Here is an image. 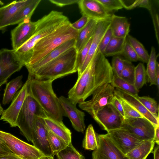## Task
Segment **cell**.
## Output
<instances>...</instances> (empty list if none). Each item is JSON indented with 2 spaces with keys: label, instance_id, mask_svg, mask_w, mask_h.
<instances>
[{
  "label": "cell",
  "instance_id": "cell-5",
  "mask_svg": "<svg viewBox=\"0 0 159 159\" xmlns=\"http://www.w3.org/2000/svg\"><path fill=\"white\" fill-rule=\"evenodd\" d=\"M71 24L69 21L37 43L33 48L29 62L25 66L35 63L65 42L75 39L78 31L73 28Z\"/></svg>",
  "mask_w": 159,
  "mask_h": 159
},
{
  "label": "cell",
  "instance_id": "cell-2",
  "mask_svg": "<svg viewBox=\"0 0 159 159\" xmlns=\"http://www.w3.org/2000/svg\"><path fill=\"white\" fill-rule=\"evenodd\" d=\"M36 21V28L32 36L20 47L14 50L24 66L29 62L36 44L69 20L62 12L52 11Z\"/></svg>",
  "mask_w": 159,
  "mask_h": 159
},
{
  "label": "cell",
  "instance_id": "cell-53",
  "mask_svg": "<svg viewBox=\"0 0 159 159\" xmlns=\"http://www.w3.org/2000/svg\"><path fill=\"white\" fill-rule=\"evenodd\" d=\"M156 85L158 89L159 88V64L158 62L156 63Z\"/></svg>",
  "mask_w": 159,
  "mask_h": 159
},
{
  "label": "cell",
  "instance_id": "cell-44",
  "mask_svg": "<svg viewBox=\"0 0 159 159\" xmlns=\"http://www.w3.org/2000/svg\"><path fill=\"white\" fill-rule=\"evenodd\" d=\"M151 15L154 26L156 36L158 44H159V16L156 9L154 8L153 2H152L151 9L149 11Z\"/></svg>",
  "mask_w": 159,
  "mask_h": 159
},
{
  "label": "cell",
  "instance_id": "cell-11",
  "mask_svg": "<svg viewBox=\"0 0 159 159\" xmlns=\"http://www.w3.org/2000/svg\"><path fill=\"white\" fill-rule=\"evenodd\" d=\"M92 117L107 132L121 128L124 119L111 103L106 105Z\"/></svg>",
  "mask_w": 159,
  "mask_h": 159
},
{
  "label": "cell",
  "instance_id": "cell-3",
  "mask_svg": "<svg viewBox=\"0 0 159 159\" xmlns=\"http://www.w3.org/2000/svg\"><path fill=\"white\" fill-rule=\"evenodd\" d=\"M27 80L28 93L37 102L49 116L56 120L62 121L64 113L59 98L52 89L53 81L34 78Z\"/></svg>",
  "mask_w": 159,
  "mask_h": 159
},
{
  "label": "cell",
  "instance_id": "cell-43",
  "mask_svg": "<svg viewBox=\"0 0 159 159\" xmlns=\"http://www.w3.org/2000/svg\"><path fill=\"white\" fill-rule=\"evenodd\" d=\"M111 67L114 75L120 77L124 66V59L114 56L112 59Z\"/></svg>",
  "mask_w": 159,
  "mask_h": 159
},
{
  "label": "cell",
  "instance_id": "cell-25",
  "mask_svg": "<svg viewBox=\"0 0 159 159\" xmlns=\"http://www.w3.org/2000/svg\"><path fill=\"white\" fill-rule=\"evenodd\" d=\"M110 28L113 36L118 38L127 37L130 31V24L127 19L124 16L112 14Z\"/></svg>",
  "mask_w": 159,
  "mask_h": 159
},
{
  "label": "cell",
  "instance_id": "cell-49",
  "mask_svg": "<svg viewBox=\"0 0 159 159\" xmlns=\"http://www.w3.org/2000/svg\"><path fill=\"white\" fill-rule=\"evenodd\" d=\"M80 0H49L51 3L59 7H63L78 2Z\"/></svg>",
  "mask_w": 159,
  "mask_h": 159
},
{
  "label": "cell",
  "instance_id": "cell-51",
  "mask_svg": "<svg viewBox=\"0 0 159 159\" xmlns=\"http://www.w3.org/2000/svg\"><path fill=\"white\" fill-rule=\"evenodd\" d=\"M123 8L128 9H133L134 0H120Z\"/></svg>",
  "mask_w": 159,
  "mask_h": 159
},
{
  "label": "cell",
  "instance_id": "cell-54",
  "mask_svg": "<svg viewBox=\"0 0 159 159\" xmlns=\"http://www.w3.org/2000/svg\"><path fill=\"white\" fill-rule=\"evenodd\" d=\"M154 154V159H159V146L157 145L154 148L153 152Z\"/></svg>",
  "mask_w": 159,
  "mask_h": 159
},
{
  "label": "cell",
  "instance_id": "cell-46",
  "mask_svg": "<svg viewBox=\"0 0 159 159\" xmlns=\"http://www.w3.org/2000/svg\"><path fill=\"white\" fill-rule=\"evenodd\" d=\"M18 157L15 155L0 139V157Z\"/></svg>",
  "mask_w": 159,
  "mask_h": 159
},
{
  "label": "cell",
  "instance_id": "cell-14",
  "mask_svg": "<svg viewBox=\"0 0 159 159\" xmlns=\"http://www.w3.org/2000/svg\"><path fill=\"white\" fill-rule=\"evenodd\" d=\"M58 98L64 116L68 117L76 131L84 132L85 128L84 112L79 110L76 105L73 103L68 98L61 96Z\"/></svg>",
  "mask_w": 159,
  "mask_h": 159
},
{
  "label": "cell",
  "instance_id": "cell-26",
  "mask_svg": "<svg viewBox=\"0 0 159 159\" xmlns=\"http://www.w3.org/2000/svg\"><path fill=\"white\" fill-rule=\"evenodd\" d=\"M155 144L154 140L143 142L125 155L129 159H146L152 152Z\"/></svg>",
  "mask_w": 159,
  "mask_h": 159
},
{
  "label": "cell",
  "instance_id": "cell-40",
  "mask_svg": "<svg viewBox=\"0 0 159 159\" xmlns=\"http://www.w3.org/2000/svg\"><path fill=\"white\" fill-rule=\"evenodd\" d=\"M92 39L93 37L81 50L77 53L76 62V67L77 72L81 68L87 57Z\"/></svg>",
  "mask_w": 159,
  "mask_h": 159
},
{
  "label": "cell",
  "instance_id": "cell-55",
  "mask_svg": "<svg viewBox=\"0 0 159 159\" xmlns=\"http://www.w3.org/2000/svg\"><path fill=\"white\" fill-rule=\"evenodd\" d=\"M39 159H54L53 156H43Z\"/></svg>",
  "mask_w": 159,
  "mask_h": 159
},
{
  "label": "cell",
  "instance_id": "cell-20",
  "mask_svg": "<svg viewBox=\"0 0 159 159\" xmlns=\"http://www.w3.org/2000/svg\"><path fill=\"white\" fill-rule=\"evenodd\" d=\"M114 95L119 97L126 102L145 118L151 122L155 127L159 126V118L151 113L135 96L116 88Z\"/></svg>",
  "mask_w": 159,
  "mask_h": 159
},
{
  "label": "cell",
  "instance_id": "cell-58",
  "mask_svg": "<svg viewBox=\"0 0 159 159\" xmlns=\"http://www.w3.org/2000/svg\"><path fill=\"white\" fill-rule=\"evenodd\" d=\"M11 159H20V158H19V157H16V158H12Z\"/></svg>",
  "mask_w": 159,
  "mask_h": 159
},
{
  "label": "cell",
  "instance_id": "cell-17",
  "mask_svg": "<svg viewBox=\"0 0 159 159\" xmlns=\"http://www.w3.org/2000/svg\"><path fill=\"white\" fill-rule=\"evenodd\" d=\"M110 24L111 20L110 19L98 21L87 57L81 68L78 72V77L84 71L97 53L101 41L107 29L110 27Z\"/></svg>",
  "mask_w": 159,
  "mask_h": 159
},
{
  "label": "cell",
  "instance_id": "cell-32",
  "mask_svg": "<svg viewBox=\"0 0 159 159\" xmlns=\"http://www.w3.org/2000/svg\"><path fill=\"white\" fill-rule=\"evenodd\" d=\"M83 147L88 150H95L98 147L97 135L92 125H89L86 129L83 141Z\"/></svg>",
  "mask_w": 159,
  "mask_h": 159
},
{
  "label": "cell",
  "instance_id": "cell-7",
  "mask_svg": "<svg viewBox=\"0 0 159 159\" xmlns=\"http://www.w3.org/2000/svg\"><path fill=\"white\" fill-rule=\"evenodd\" d=\"M115 88L110 83L98 88L92 94L89 100L79 103V107L92 117L106 105L111 103L113 98Z\"/></svg>",
  "mask_w": 159,
  "mask_h": 159
},
{
  "label": "cell",
  "instance_id": "cell-33",
  "mask_svg": "<svg viewBox=\"0 0 159 159\" xmlns=\"http://www.w3.org/2000/svg\"><path fill=\"white\" fill-rule=\"evenodd\" d=\"M110 84L114 87L118 88L133 95H138L139 90H137L134 84L122 79L120 77L113 75Z\"/></svg>",
  "mask_w": 159,
  "mask_h": 159
},
{
  "label": "cell",
  "instance_id": "cell-48",
  "mask_svg": "<svg viewBox=\"0 0 159 159\" xmlns=\"http://www.w3.org/2000/svg\"><path fill=\"white\" fill-rule=\"evenodd\" d=\"M152 1L150 0H135L133 6V9L137 7L145 8L149 11L151 8Z\"/></svg>",
  "mask_w": 159,
  "mask_h": 159
},
{
  "label": "cell",
  "instance_id": "cell-8",
  "mask_svg": "<svg viewBox=\"0 0 159 159\" xmlns=\"http://www.w3.org/2000/svg\"><path fill=\"white\" fill-rule=\"evenodd\" d=\"M0 139L21 159H39L45 156L34 145L20 140L11 134L0 130Z\"/></svg>",
  "mask_w": 159,
  "mask_h": 159
},
{
  "label": "cell",
  "instance_id": "cell-12",
  "mask_svg": "<svg viewBox=\"0 0 159 159\" xmlns=\"http://www.w3.org/2000/svg\"><path fill=\"white\" fill-rule=\"evenodd\" d=\"M98 147L92 153L93 159H129L115 145L107 134L97 135Z\"/></svg>",
  "mask_w": 159,
  "mask_h": 159
},
{
  "label": "cell",
  "instance_id": "cell-18",
  "mask_svg": "<svg viewBox=\"0 0 159 159\" xmlns=\"http://www.w3.org/2000/svg\"><path fill=\"white\" fill-rule=\"evenodd\" d=\"M78 4L82 15L90 19L98 20L111 19L112 14L98 0H80Z\"/></svg>",
  "mask_w": 159,
  "mask_h": 159
},
{
  "label": "cell",
  "instance_id": "cell-34",
  "mask_svg": "<svg viewBox=\"0 0 159 159\" xmlns=\"http://www.w3.org/2000/svg\"><path fill=\"white\" fill-rule=\"evenodd\" d=\"M48 139L53 156L65 148L68 145L61 138L49 130Z\"/></svg>",
  "mask_w": 159,
  "mask_h": 159
},
{
  "label": "cell",
  "instance_id": "cell-30",
  "mask_svg": "<svg viewBox=\"0 0 159 159\" xmlns=\"http://www.w3.org/2000/svg\"><path fill=\"white\" fill-rule=\"evenodd\" d=\"M157 57L155 48L152 46L149 55V59L147 63V66L146 70V75L148 77V82L150 83V86L152 85H156V73Z\"/></svg>",
  "mask_w": 159,
  "mask_h": 159
},
{
  "label": "cell",
  "instance_id": "cell-28",
  "mask_svg": "<svg viewBox=\"0 0 159 159\" xmlns=\"http://www.w3.org/2000/svg\"><path fill=\"white\" fill-rule=\"evenodd\" d=\"M22 75H20L7 84L2 101L3 105L8 104L12 100L17 91L22 85Z\"/></svg>",
  "mask_w": 159,
  "mask_h": 159
},
{
  "label": "cell",
  "instance_id": "cell-36",
  "mask_svg": "<svg viewBox=\"0 0 159 159\" xmlns=\"http://www.w3.org/2000/svg\"><path fill=\"white\" fill-rule=\"evenodd\" d=\"M57 159H85L73 147L72 143L56 155Z\"/></svg>",
  "mask_w": 159,
  "mask_h": 159
},
{
  "label": "cell",
  "instance_id": "cell-27",
  "mask_svg": "<svg viewBox=\"0 0 159 159\" xmlns=\"http://www.w3.org/2000/svg\"><path fill=\"white\" fill-rule=\"evenodd\" d=\"M41 1V0H32L17 13L10 25L19 24L25 20H30L34 11Z\"/></svg>",
  "mask_w": 159,
  "mask_h": 159
},
{
  "label": "cell",
  "instance_id": "cell-39",
  "mask_svg": "<svg viewBox=\"0 0 159 159\" xmlns=\"http://www.w3.org/2000/svg\"><path fill=\"white\" fill-rule=\"evenodd\" d=\"M116 97L119 99L122 105L124 113V118L144 117L126 102L119 97Z\"/></svg>",
  "mask_w": 159,
  "mask_h": 159
},
{
  "label": "cell",
  "instance_id": "cell-56",
  "mask_svg": "<svg viewBox=\"0 0 159 159\" xmlns=\"http://www.w3.org/2000/svg\"><path fill=\"white\" fill-rule=\"evenodd\" d=\"M3 110L0 104V115H1L3 111Z\"/></svg>",
  "mask_w": 159,
  "mask_h": 159
},
{
  "label": "cell",
  "instance_id": "cell-41",
  "mask_svg": "<svg viewBox=\"0 0 159 159\" xmlns=\"http://www.w3.org/2000/svg\"><path fill=\"white\" fill-rule=\"evenodd\" d=\"M121 55L125 57L126 60L130 62H136L139 61L137 54L127 40L125 43Z\"/></svg>",
  "mask_w": 159,
  "mask_h": 159
},
{
  "label": "cell",
  "instance_id": "cell-42",
  "mask_svg": "<svg viewBox=\"0 0 159 159\" xmlns=\"http://www.w3.org/2000/svg\"><path fill=\"white\" fill-rule=\"evenodd\" d=\"M109 12L123 8L120 0H98Z\"/></svg>",
  "mask_w": 159,
  "mask_h": 159
},
{
  "label": "cell",
  "instance_id": "cell-6",
  "mask_svg": "<svg viewBox=\"0 0 159 159\" xmlns=\"http://www.w3.org/2000/svg\"><path fill=\"white\" fill-rule=\"evenodd\" d=\"M46 114L39 104L28 93L18 116L16 125L28 141H32L37 118L43 117Z\"/></svg>",
  "mask_w": 159,
  "mask_h": 159
},
{
  "label": "cell",
  "instance_id": "cell-22",
  "mask_svg": "<svg viewBox=\"0 0 159 159\" xmlns=\"http://www.w3.org/2000/svg\"><path fill=\"white\" fill-rule=\"evenodd\" d=\"M32 0L14 1L0 7V30L11 25L13 18L22 8Z\"/></svg>",
  "mask_w": 159,
  "mask_h": 159
},
{
  "label": "cell",
  "instance_id": "cell-50",
  "mask_svg": "<svg viewBox=\"0 0 159 159\" xmlns=\"http://www.w3.org/2000/svg\"><path fill=\"white\" fill-rule=\"evenodd\" d=\"M120 113L121 116L124 118V113L122 105L119 99L115 96H114L111 103Z\"/></svg>",
  "mask_w": 159,
  "mask_h": 159
},
{
  "label": "cell",
  "instance_id": "cell-15",
  "mask_svg": "<svg viewBox=\"0 0 159 159\" xmlns=\"http://www.w3.org/2000/svg\"><path fill=\"white\" fill-rule=\"evenodd\" d=\"M107 134L117 147L125 155L143 142L121 128L110 131Z\"/></svg>",
  "mask_w": 159,
  "mask_h": 159
},
{
  "label": "cell",
  "instance_id": "cell-19",
  "mask_svg": "<svg viewBox=\"0 0 159 159\" xmlns=\"http://www.w3.org/2000/svg\"><path fill=\"white\" fill-rule=\"evenodd\" d=\"M49 130L43 119L38 117L32 142L33 145L45 156H53L48 139Z\"/></svg>",
  "mask_w": 159,
  "mask_h": 159
},
{
  "label": "cell",
  "instance_id": "cell-4",
  "mask_svg": "<svg viewBox=\"0 0 159 159\" xmlns=\"http://www.w3.org/2000/svg\"><path fill=\"white\" fill-rule=\"evenodd\" d=\"M77 54L75 46L71 48L39 68L31 79L53 81L77 72L76 67Z\"/></svg>",
  "mask_w": 159,
  "mask_h": 159
},
{
  "label": "cell",
  "instance_id": "cell-9",
  "mask_svg": "<svg viewBox=\"0 0 159 159\" xmlns=\"http://www.w3.org/2000/svg\"><path fill=\"white\" fill-rule=\"evenodd\" d=\"M121 128L142 141L154 140L155 127L144 117L124 118Z\"/></svg>",
  "mask_w": 159,
  "mask_h": 159
},
{
  "label": "cell",
  "instance_id": "cell-23",
  "mask_svg": "<svg viewBox=\"0 0 159 159\" xmlns=\"http://www.w3.org/2000/svg\"><path fill=\"white\" fill-rule=\"evenodd\" d=\"M42 118L50 130L62 139L68 145L71 143V132L64 125L62 121L56 120L49 116L46 114Z\"/></svg>",
  "mask_w": 159,
  "mask_h": 159
},
{
  "label": "cell",
  "instance_id": "cell-52",
  "mask_svg": "<svg viewBox=\"0 0 159 159\" xmlns=\"http://www.w3.org/2000/svg\"><path fill=\"white\" fill-rule=\"evenodd\" d=\"M155 143L157 145L159 144V126L155 127V133L153 139Z\"/></svg>",
  "mask_w": 159,
  "mask_h": 159
},
{
  "label": "cell",
  "instance_id": "cell-31",
  "mask_svg": "<svg viewBox=\"0 0 159 159\" xmlns=\"http://www.w3.org/2000/svg\"><path fill=\"white\" fill-rule=\"evenodd\" d=\"M126 40L135 51L139 61L147 63L149 55L143 44L129 34L126 37Z\"/></svg>",
  "mask_w": 159,
  "mask_h": 159
},
{
  "label": "cell",
  "instance_id": "cell-10",
  "mask_svg": "<svg viewBox=\"0 0 159 159\" xmlns=\"http://www.w3.org/2000/svg\"><path fill=\"white\" fill-rule=\"evenodd\" d=\"M24 65L14 49L2 48L0 50V87L15 72L20 70Z\"/></svg>",
  "mask_w": 159,
  "mask_h": 159
},
{
  "label": "cell",
  "instance_id": "cell-47",
  "mask_svg": "<svg viewBox=\"0 0 159 159\" xmlns=\"http://www.w3.org/2000/svg\"><path fill=\"white\" fill-rule=\"evenodd\" d=\"M89 19L86 16L82 15L77 21L72 24L71 23V26L74 29L79 31L85 26Z\"/></svg>",
  "mask_w": 159,
  "mask_h": 159
},
{
  "label": "cell",
  "instance_id": "cell-38",
  "mask_svg": "<svg viewBox=\"0 0 159 159\" xmlns=\"http://www.w3.org/2000/svg\"><path fill=\"white\" fill-rule=\"evenodd\" d=\"M135 67L131 62L124 60V66L120 77L127 82L134 84Z\"/></svg>",
  "mask_w": 159,
  "mask_h": 159
},
{
  "label": "cell",
  "instance_id": "cell-24",
  "mask_svg": "<svg viewBox=\"0 0 159 159\" xmlns=\"http://www.w3.org/2000/svg\"><path fill=\"white\" fill-rule=\"evenodd\" d=\"M98 21L90 19L85 26L78 31L75 39L74 46L77 53L81 50L93 37Z\"/></svg>",
  "mask_w": 159,
  "mask_h": 159
},
{
  "label": "cell",
  "instance_id": "cell-45",
  "mask_svg": "<svg viewBox=\"0 0 159 159\" xmlns=\"http://www.w3.org/2000/svg\"><path fill=\"white\" fill-rule=\"evenodd\" d=\"M113 36L111 30L110 28L107 29L103 36L99 44L98 50L102 54L109 43Z\"/></svg>",
  "mask_w": 159,
  "mask_h": 159
},
{
  "label": "cell",
  "instance_id": "cell-37",
  "mask_svg": "<svg viewBox=\"0 0 159 159\" xmlns=\"http://www.w3.org/2000/svg\"><path fill=\"white\" fill-rule=\"evenodd\" d=\"M138 100L151 113L159 118V106L155 100L149 97L136 96Z\"/></svg>",
  "mask_w": 159,
  "mask_h": 159
},
{
  "label": "cell",
  "instance_id": "cell-16",
  "mask_svg": "<svg viewBox=\"0 0 159 159\" xmlns=\"http://www.w3.org/2000/svg\"><path fill=\"white\" fill-rule=\"evenodd\" d=\"M37 26V21L30 20H25L11 32V39L13 49L16 50L24 44L34 33Z\"/></svg>",
  "mask_w": 159,
  "mask_h": 159
},
{
  "label": "cell",
  "instance_id": "cell-29",
  "mask_svg": "<svg viewBox=\"0 0 159 159\" xmlns=\"http://www.w3.org/2000/svg\"><path fill=\"white\" fill-rule=\"evenodd\" d=\"M126 37L118 38L113 36L103 53L106 57L121 54Z\"/></svg>",
  "mask_w": 159,
  "mask_h": 159
},
{
  "label": "cell",
  "instance_id": "cell-1",
  "mask_svg": "<svg viewBox=\"0 0 159 159\" xmlns=\"http://www.w3.org/2000/svg\"><path fill=\"white\" fill-rule=\"evenodd\" d=\"M113 75L111 64L104 55L98 50L69 90L68 98L75 105L85 101L100 87L111 83Z\"/></svg>",
  "mask_w": 159,
  "mask_h": 159
},
{
  "label": "cell",
  "instance_id": "cell-35",
  "mask_svg": "<svg viewBox=\"0 0 159 159\" xmlns=\"http://www.w3.org/2000/svg\"><path fill=\"white\" fill-rule=\"evenodd\" d=\"M146 73L143 63H139L135 67L134 85L138 90L146 84Z\"/></svg>",
  "mask_w": 159,
  "mask_h": 159
},
{
  "label": "cell",
  "instance_id": "cell-21",
  "mask_svg": "<svg viewBox=\"0 0 159 159\" xmlns=\"http://www.w3.org/2000/svg\"><path fill=\"white\" fill-rule=\"evenodd\" d=\"M75 39H70L52 51L41 60L30 66H26L28 72V79H31L39 68L56 58L61 54L75 46Z\"/></svg>",
  "mask_w": 159,
  "mask_h": 159
},
{
  "label": "cell",
  "instance_id": "cell-57",
  "mask_svg": "<svg viewBox=\"0 0 159 159\" xmlns=\"http://www.w3.org/2000/svg\"><path fill=\"white\" fill-rule=\"evenodd\" d=\"M16 157H0V159H11L12 158H16Z\"/></svg>",
  "mask_w": 159,
  "mask_h": 159
},
{
  "label": "cell",
  "instance_id": "cell-13",
  "mask_svg": "<svg viewBox=\"0 0 159 159\" xmlns=\"http://www.w3.org/2000/svg\"><path fill=\"white\" fill-rule=\"evenodd\" d=\"M28 81L26 80L21 89L15 95L9 107L3 111L0 120L8 123L11 127H16V120L28 93Z\"/></svg>",
  "mask_w": 159,
  "mask_h": 159
}]
</instances>
